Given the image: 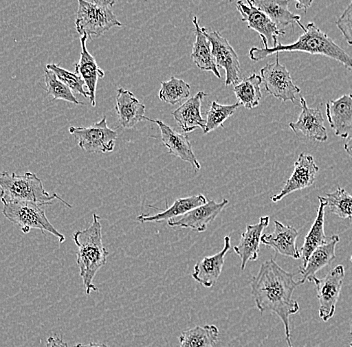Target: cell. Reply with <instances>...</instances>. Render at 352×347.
I'll use <instances>...</instances> for the list:
<instances>
[{
  "label": "cell",
  "mask_w": 352,
  "mask_h": 347,
  "mask_svg": "<svg viewBox=\"0 0 352 347\" xmlns=\"http://www.w3.org/2000/svg\"><path fill=\"white\" fill-rule=\"evenodd\" d=\"M87 36H80L81 54L78 63L76 65V74L85 81L88 94H89L90 104L96 107V87L99 78L105 76V72L98 67L94 57L88 52L87 43Z\"/></svg>",
  "instance_id": "cell-18"
},
{
  "label": "cell",
  "mask_w": 352,
  "mask_h": 347,
  "mask_svg": "<svg viewBox=\"0 0 352 347\" xmlns=\"http://www.w3.org/2000/svg\"><path fill=\"white\" fill-rule=\"evenodd\" d=\"M344 149L349 153V157L352 158V136L347 140L346 144H344Z\"/></svg>",
  "instance_id": "cell-38"
},
{
  "label": "cell",
  "mask_w": 352,
  "mask_h": 347,
  "mask_svg": "<svg viewBox=\"0 0 352 347\" xmlns=\"http://www.w3.org/2000/svg\"><path fill=\"white\" fill-rule=\"evenodd\" d=\"M340 240L338 236H330L329 241L324 245H321L312 252L305 267H301L299 269V273L301 274V280L298 281L299 284H303L312 276H316V272L319 270L329 267L330 262L336 259V247Z\"/></svg>",
  "instance_id": "cell-25"
},
{
  "label": "cell",
  "mask_w": 352,
  "mask_h": 347,
  "mask_svg": "<svg viewBox=\"0 0 352 347\" xmlns=\"http://www.w3.org/2000/svg\"><path fill=\"white\" fill-rule=\"evenodd\" d=\"M160 100L168 104L175 105L188 100L190 96V85L182 79L171 78L162 82Z\"/></svg>",
  "instance_id": "cell-30"
},
{
  "label": "cell",
  "mask_w": 352,
  "mask_h": 347,
  "mask_svg": "<svg viewBox=\"0 0 352 347\" xmlns=\"http://www.w3.org/2000/svg\"><path fill=\"white\" fill-rule=\"evenodd\" d=\"M319 168L316 166L314 158L311 155L301 153L296 162H294V173L292 177L285 182V188L283 190L272 197V202H278L283 201L286 195L294 192L297 190H305L309 188L316 181V175H318Z\"/></svg>",
  "instance_id": "cell-13"
},
{
  "label": "cell",
  "mask_w": 352,
  "mask_h": 347,
  "mask_svg": "<svg viewBox=\"0 0 352 347\" xmlns=\"http://www.w3.org/2000/svg\"><path fill=\"white\" fill-rule=\"evenodd\" d=\"M228 204V199H222L219 203L214 201H209L204 205L198 206L182 215L179 219L167 221V224L170 227L189 228L195 232H204L208 230V224L219 216Z\"/></svg>",
  "instance_id": "cell-12"
},
{
  "label": "cell",
  "mask_w": 352,
  "mask_h": 347,
  "mask_svg": "<svg viewBox=\"0 0 352 347\" xmlns=\"http://www.w3.org/2000/svg\"><path fill=\"white\" fill-rule=\"evenodd\" d=\"M57 199L68 208L72 206L63 201L57 193L45 190L43 181L35 173L25 172L23 175L16 173H0V201H30L48 205Z\"/></svg>",
  "instance_id": "cell-4"
},
{
  "label": "cell",
  "mask_w": 352,
  "mask_h": 347,
  "mask_svg": "<svg viewBox=\"0 0 352 347\" xmlns=\"http://www.w3.org/2000/svg\"><path fill=\"white\" fill-rule=\"evenodd\" d=\"M312 1H298L296 2V8L297 10H303L305 12H307V8H309L311 6Z\"/></svg>",
  "instance_id": "cell-37"
},
{
  "label": "cell",
  "mask_w": 352,
  "mask_h": 347,
  "mask_svg": "<svg viewBox=\"0 0 352 347\" xmlns=\"http://www.w3.org/2000/svg\"><path fill=\"white\" fill-rule=\"evenodd\" d=\"M76 347H110V346H107V344H94V342H92V344H76Z\"/></svg>",
  "instance_id": "cell-39"
},
{
  "label": "cell",
  "mask_w": 352,
  "mask_h": 347,
  "mask_svg": "<svg viewBox=\"0 0 352 347\" xmlns=\"http://www.w3.org/2000/svg\"><path fill=\"white\" fill-rule=\"evenodd\" d=\"M344 276V267L338 265L336 269L330 270L322 280L316 276L308 280L316 284L319 302V317L324 322H329L336 313Z\"/></svg>",
  "instance_id": "cell-8"
},
{
  "label": "cell",
  "mask_w": 352,
  "mask_h": 347,
  "mask_svg": "<svg viewBox=\"0 0 352 347\" xmlns=\"http://www.w3.org/2000/svg\"><path fill=\"white\" fill-rule=\"evenodd\" d=\"M206 35L210 43L217 67L226 69V85H239L241 79V63L234 48L219 32L206 30Z\"/></svg>",
  "instance_id": "cell-10"
},
{
  "label": "cell",
  "mask_w": 352,
  "mask_h": 347,
  "mask_svg": "<svg viewBox=\"0 0 352 347\" xmlns=\"http://www.w3.org/2000/svg\"><path fill=\"white\" fill-rule=\"evenodd\" d=\"M46 347H68V344L63 342L60 336L52 335L47 338Z\"/></svg>",
  "instance_id": "cell-36"
},
{
  "label": "cell",
  "mask_w": 352,
  "mask_h": 347,
  "mask_svg": "<svg viewBox=\"0 0 352 347\" xmlns=\"http://www.w3.org/2000/svg\"><path fill=\"white\" fill-rule=\"evenodd\" d=\"M239 105L241 104L239 102L234 104H219L217 101H212L210 109L206 113L208 120H206V128L204 129V135H208L219 127H223L224 122L234 114Z\"/></svg>",
  "instance_id": "cell-32"
},
{
  "label": "cell",
  "mask_w": 352,
  "mask_h": 347,
  "mask_svg": "<svg viewBox=\"0 0 352 347\" xmlns=\"http://www.w3.org/2000/svg\"><path fill=\"white\" fill-rule=\"evenodd\" d=\"M46 69L54 72L56 78L72 91L76 92V93L81 94L85 98H89V94H88L87 90L85 89V81H83L80 76H77L76 72L65 69V68L60 67L58 65H55V63H50V65H46Z\"/></svg>",
  "instance_id": "cell-34"
},
{
  "label": "cell",
  "mask_w": 352,
  "mask_h": 347,
  "mask_svg": "<svg viewBox=\"0 0 352 347\" xmlns=\"http://www.w3.org/2000/svg\"><path fill=\"white\" fill-rule=\"evenodd\" d=\"M192 23L195 27V41L193 43L191 59L199 69L212 72L217 78H221L219 67L212 56L211 45L206 35V27H201L197 16L193 17Z\"/></svg>",
  "instance_id": "cell-23"
},
{
  "label": "cell",
  "mask_w": 352,
  "mask_h": 347,
  "mask_svg": "<svg viewBox=\"0 0 352 347\" xmlns=\"http://www.w3.org/2000/svg\"><path fill=\"white\" fill-rule=\"evenodd\" d=\"M219 331L215 325L195 326L179 336V347H214L219 342Z\"/></svg>",
  "instance_id": "cell-28"
},
{
  "label": "cell",
  "mask_w": 352,
  "mask_h": 347,
  "mask_svg": "<svg viewBox=\"0 0 352 347\" xmlns=\"http://www.w3.org/2000/svg\"><path fill=\"white\" fill-rule=\"evenodd\" d=\"M321 197L329 212L340 219H352V195L346 190L338 188L334 192L327 193Z\"/></svg>",
  "instance_id": "cell-31"
},
{
  "label": "cell",
  "mask_w": 352,
  "mask_h": 347,
  "mask_svg": "<svg viewBox=\"0 0 352 347\" xmlns=\"http://www.w3.org/2000/svg\"><path fill=\"white\" fill-rule=\"evenodd\" d=\"M116 1H85L79 0L77 10L76 28L80 36H87L88 39L99 37L109 32L112 27H121L122 23L116 19L112 12Z\"/></svg>",
  "instance_id": "cell-5"
},
{
  "label": "cell",
  "mask_w": 352,
  "mask_h": 347,
  "mask_svg": "<svg viewBox=\"0 0 352 347\" xmlns=\"http://www.w3.org/2000/svg\"><path fill=\"white\" fill-rule=\"evenodd\" d=\"M301 112L296 122H290L289 127L296 135L305 136L314 142H325L329 138L324 126V118L319 109H310L307 100L300 98Z\"/></svg>",
  "instance_id": "cell-15"
},
{
  "label": "cell",
  "mask_w": 352,
  "mask_h": 347,
  "mask_svg": "<svg viewBox=\"0 0 352 347\" xmlns=\"http://www.w3.org/2000/svg\"><path fill=\"white\" fill-rule=\"evenodd\" d=\"M44 81H45V89L48 96H52L54 100H61L67 101V102L72 103V104L81 105L83 104L80 102L74 94L72 93V90L68 89L65 85H63L54 72L50 70L46 69L44 74Z\"/></svg>",
  "instance_id": "cell-33"
},
{
  "label": "cell",
  "mask_w": 352,
  "mask_h": 347,
  "mask_svg": "<svg viewBox=\"0 0 352 347\" xmlns=\"http://www.w3.org/2000/svg\"><path fill=\"white\" fill-rule=\"evenodd\" d=\"M146 120L158 125L162 133V144L168 148L170 155L188 162L195 171H199L201 169V166L193 153L192 146L186 133H177L160 120H151L146 117Z\"/></svg>",
  "instance_id": "cell-14"
},
{
  "label": "cell",
  "mask_w": 352,
  "mask_h": 347,
  "mask_svg": "<svg viewBox=\"0 0 352 347\" xmlns=\"http://www.w3.org/2000/svg\"><path fill=\"white\" fill-rule=\"evenodd\" d=\"M252 3L257 10L265 13L279 30H283L285 26L298 24L299 27L305 32V26L301 23V16L288 10V0H256L252 1Z\"/></svg>",
  "instance_id": "cell-24"
},
{
  "label": "cell",
  "mask_w": 352,
  "mask_h": 347,
  "mask_svg": "<svg viewBox=\"0 0 352 347\" xmlns=\"http://www.w3.org/2000/svg\"><path fill=\"white\" fill-rule=\"evenodd\" d=\"M336 26L340 30L346 43L352 45V1L340 19L336 21Z\"/></svg>",
  "instance_id": "cell-35"
},
{
  "label": "cell",
  "mask_w": 352,
  "mask_h": 347,
  "mask_svg": "<svg viewBox=\"0 0 352 347\" xmlns=\"http://www.w3.org/2000/svg\"><path fill=\"white\" fill-rule=\"evenodd\" d=\"M206 92L199 91L192 98H188L173 112L176 124L179 125L184 133H191L197 128H206V120L202 118L201 105Z\"/></svg>",
  "instance_id": "cell-22"
},
{
  "label": "cell",
  "mask_w": 352,
  "mask_h": 347,
  "mask_svg": "<svg viewBox=\"0 0 352 347\" xmlns=\"http://www.w3.org/2000/svg\"><path fill=\"white\" fill-rule=\"evenodd\" d=\"M145 109V105L131 91L123 89H118L116 111L123 128H133L138 122L146 120Z\"/></svg>",
  "instance_id": "cell-21"
},
{
  "label": "cell",
  "mask_w": 352,
  "mask_h": 347,
  "mask_svg": "<svg viewBox=\"0 0 352 347\" xmlns=\"http://www.w3.org/2000/svg\"><path fill=\"white\" fill-rule=\"evenodd\" d=\"M208 201L202 194L193 195V197H184V199H176L175 203L170 208H167L164 212L154 215L142 214L138 217L140 223H158V221H168L175 219L177 216L182 217L190 210H195L198 206L204 205Z\"/></svg>",
  "instance_id": "cell-26"
},
{
  "label": "cell",
  "mask_w": 352,
  "mask_h": 347,
  "mask_svg": "<svg viewBox=\"0 0 352 347\" xmlns=\"http://www.w3.org/2000/svg\"><path fill=\"white\" fill-rule=\"evenodd\" d=\"M349 335L351 336V342H349V346L352 347V320L351 322V329H349Z\"/></svg>",
  "instance_id": "cell-40"
},
{
  "label": "cell",
  "mask_w": 352,
  "mask_h": 347,
  "mask_svg": "<svg viewBox=\"0 0 352 347\" xmlns=\"http://www.w3.org/2000/svg\"><path fill=\"white\" fill-rule=\"evenodd\" d=\"M261 74L266 91L277 100L294 102L297 96L300 94V89L292 80L287 68L279 63L278 54H276L275 63H268L261 68Z\"/></svg>",
  "instance_id": "cell-9"
},
{
  "label": "cell",
  "mask_w": 352,
  "mask_h": 347,
  "mask_svg": "<svg viewBox=\"0 0 352 347\" xmlns=\"http://www.w3.org/2000/svg\"><path fill=\"white\" fill-rule=\"evenodd\" d=\"M236 8L242 15V21L248 23V27L261 35L264 48L270 47V43L274 45L272 47H275L278 45L277 37L285 36V30H279L265 13L252 5L250 0H248V4L237 2Z\"/></svg>",
  "instance_id": "cell-11"
},
{
  "label": "cell",
  "mask_w": 352,
  "mask_h": 347,
  "mask_svg": "<svg viewBox=\"0 0 352 347\" xmlns=\"http://www.w3.org/2000/svg\"><path fill=\"white\" fill-rule=\"evenodd\" d=\"M318 216H316V221L312 224L307 236H305V243H303L302 247H301L300 256L303 260L302 267L307 265L308 258L311 256L312 252L316 248L321 247V245H324L329 239V237L325 236L324 232L325 208H327V204L323 201L322 197H318Z\"/></svg>",
  "instance_id": "cell-27"
},
{
  "label": "cell",
  "mask_w": 352,
  "mask_h": 347,
  "mask_svg": "<svg viewBox=\"0 0 352 347\" xmlns=\"http://www.w3.org/2000/svg\"><path fill=\"white\" fill-rule=\"evenodd\" d=\"M299 232L294 226L285 225L279 221H274V232L272 234H263L261 243L272 248L281 256H289L294 259L301 258L300 252L296 247V239Z\"/></svg>",
  "instance_id": "cell-17"
},
{
  "label": "cell",
  "mask_w": 352,
  "mask_h": 347,
  "mask_svg": "<svg viewBox=\"0 0 352 347\" xmlns=\"http://www.w3.org/2000/svg\"><path fill=\"white\" fill-rule=\"evenodd\" d=\"M1 202L3 203L2 213L4 216L10 223L19 225L23 234H30L32 230H39L57 237L59 243H65V236L61 234L48 221L45 208H44L45 205L30 201H8Z\"/></svg>",
  "instance_id": "cell-6"
},
{
  "label": "cell",
  "mask_w": 352,
  "mask_h": 347,
  "mask_svg": "<svg viewBox=\"0 0 352 347\" xmlns=\"http://www.w3.org/2000/svg\"><path fill=\"white\" fill-rule=\"evenodd\" d=\"M74 243L78 247L76 262L79 274L82 280L85 292L89 295L92 291H98L94 280L101 267L107 265L109 250L102 243V230L100 217L94 213V221L87 230H79L74 234Z\"/></svg>",
  "instance_id": "cell-3"
},
{
  "label": "cell",
  "mask_w": 352,
  "mask_h": 347,
  "mask_svg": "<svg viewBox=\"0 0 352 347\" xmlns=\"http://www.w3.org/2000/svg\"><path fill=\"white\" fill-rule=\"evenodd\" d=\"M230 237L226 236L224 237V247L221 251L198 261L193 269V280L206 289L214 287L221 274L222 269H223L226 254L230 251Z\"/></svg>",
  "instance_id": "cell-19"
},
{
  "label": "cell",
  "mask_w": 352,
  "mask_h": 347,
  "mask_svg": "<svg viewBox=\"0 0 352 347\" xmlns=\"http://www.w3.org/2000/svg\"><path fill=\"white\" fill-rule=\"evenodd\" d=\"M270 216H263L256 224H248L245 232H242L241 241L234 247L235 254L241 259V270L243 271L248 261H255L258 258L259 245L263 230L270 224Z\"/></svg>",
  "instance_id": "cell-16"
},
{
  "label": "cell",
  "mask_w": 352,
  "mask_h": 347,
  "mask_svg": "<svg viewBox=\"0 0 352 347\" xmlns=\"http://www.w3.org/2000/svg\"><path fill=\"white\" fill-rule=\"evenodd\" d=\"M263 83L261 78L256 74H252L250 78L243 79L233 89L237 102L248 109L258 107L263 93H261V85Z\"/></svg>",
  "instance_id": "cell-29"
},
{
  "label": "cell",
  "mask_w": 352,
  "mask_h": 347,
  "mask_svg": "<svg viewBox=\"0 0 352 347\" xmlns=\"http://www.w3.org/2000/svg\"><path fill=\"white\" fill-rule=\"evenodd\" d=\"M69 133L77 140L78 146L89 153H112L118 133L107 125V116L88 127H69Z\"/></svg>",
  "instance_id": "cell-7"
},
{
  "label": "cell",
  "mask_w": 352,
  "mask_h": 347,
  "mask_svg": "<svg viewBox=\"0 0 352 347\" xmlns=\"http://www.w3.org/2000/svg\"><path fill=\"white\" fill-rule=\"evenodd\" d=\"M327 116L336 136L349 137L352 133V94L327 103Z\"/></svg>",
  "instance_id": "cell-20"
},
{
  "label": "cell",
  "mask_w": 352,
  "mask_h": 347,
  "mask_svg": "<svg viewBox=\"0 0 352 347\" xmlns=\"http://www.w3.org/2000/svg\"><path fill=\"white\" fill-rule=\"evenodd\" d=\"M298 285L300 284L294 280V274L281 269L274 259L263 262L258 274L250 280L257 309L261 313L272 311L280 318L285 325L288 347H294L290 339L289 317L299 311L298 302L292 300Z\"/></svg>",
  "instance_id": "cell-1"
},
{
  "label": "cell",
  "mask_w": 352,
  "mask_h": 347,
  "mask_svg": "<svg viewBox=\"0 0 352 347\" xmlns=\"http://www.w3.org/2000/svg\"><path fill=\"white\" fill-rule=\"evenodd\" d=\"M280 52H305L311 56L329 57L352 71V57L314 23L307 24L302 35L296 43L287 45L278 43L275 47H252L250 50V57L252 61H261L267 56L279 54Z\"/></svg>",
  "instance_id": "cell-2"
},
{
  "label": "cell",
  "mask_w": 352,
  "mask_h": 347,
  "mask_svg": "<svg viewBox=\"0 0 352 347\" xmlns=\"http://www.w3.org/2000/svg\"><path fill=\"white\" fill-rule=\"evenodd\" d=\"M351 262H352V256H351Z\"/></svg>",
  "instance_id": "cell-41"
}]
</instances>
